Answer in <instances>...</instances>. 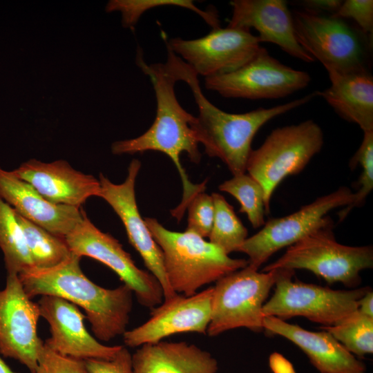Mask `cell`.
Segmentation results:
<instances>
[{
  "label": "cell",
  "mask_w": 373,
  "mask_h": 373,
  "mask_svg": "<svg viewBox=\"0 0 373 373\" xmlns=\"http://www.w3.org/2000/svg\"><path fill=\"white\" fill-rule=\"evenodd\" d=\"M165 62L177 82L188 84L198 108L191 127L198 144L205 153L217 157L233 175L245 173L251 143L258 131L275 117L298 108L316 96L314 91L301 98L270 108L259 107L244 113H230L220 109L207 99L202 91L198 74L166 47Z\"/></svg>",
  "instance_id": "obj_1"
},
{
  "label": "cell",
  "mask_w": 373,
  "mask_h": 373,
  "mask_svg": "<svg viewBox=\"0 0 373 373\" xmlns=\"http://www.w3.org/2000/svg\"><path fill=\"white\" fill-rule=\"evenodd\" d=\"M81 257L71 252L58 265L29 268L18 276L27 296H55L83 309L95 336L108 342L126 331L133 308V291L122 285L115 289L94 283L82 271Z\"/></svg>",
  "instance_id": "obj_2"
},
{
  "label": "cell",
  "mask_w": 373,
  "mask_h": 373,
  "mask_svg": "<svg viewBox=\"0 0 373 373\" xmlns=\"http://www.w3.org/2000/svg\"><path fill=\"white\" fill-rule=\"evenodd\" d=\"M136 64L152 84L156 99V115L151 127L133 139L116 141L111 145L113 154H134L147 151L166 154L175 164L181 178L184 190L193 186L180 162V155L186 153L191 162L198 164L201 153L191 124L195 116L184 110L175 93L177 82L166 65L148 64L142 50L138 48Z\"/></svg>",
  "instance_id": "obj_3"
},
{
  "label": "cell",
  "mask_w": 373,
  "mask_h": 373,
  "mask_svg": "<svg viewBox=\"0 0 373 373\" xmlns=\"http://www.w3.org/2000/svg\"><path fill=\"white\" fill-rule=\"evenodd\" d=\"M144 220L162 252L166 275L176 294L192 296L200 287L248 265L247 260L230 258L197 234L170 231L155 218Z\"/></svg>",
  "instance_id": "obj_4"
},
{
  "label": "cell",
  "mask_w": 373,
  "mask_h": 373,
  "mask_svg": "<svg viewBox=\"0 0 373 373\" xmlns=\"http://www.w3.org/2000/svg\"><path fill=\"white\" fill-rule=\"evenodd\" d=\"M333 221L324 222L294 245L262 271L274 269H307L329 283L355 285L360 272L373 267L371 246L352 247L338 242L333 233Z\"/></svg>",
  "instance_id": "obj_5"
},
{
  "label": "cell",
  "mask_w": 373,
  "mask_h": 373,
  "mask_svg": "<svg viewBox=\"0 0 373 373\" xmlns=\"http://www.w3.org/2000/svg\"><path fill=\"white\" fill-rule=\"evenodd\" d=\"M323 145V133L312 119L273 130L262 145L251 150L246 171L262 186L265 214L274 190L287 176L300 173Z\"/></svg>",
  "instance_id": "obj_6"
},
{
  "label": "cell",
  "mask_w": 373,
  "mask_h": 373,
  "mask_svg": "<svg viewBox=\"0 0 373 373\" xmlns=\"http://www.w3.org/2000/svg\"><path fill=\"white\" fill-rule=\"evenodd\" d=\"M297 40L326 70L352 73L368 70L367 50L372 39L343 19L307 10L292 13Z\"/></svg>",
  "instance_id": "obj_7"
},
{
  "label": "cell",
  "mask_w": 373,
  "mask_h": 373,
  "mask_svg": "<svg viewBox=\"0 0 373 373\" xmlns=\"http://www.w3.org/2000/svg\"><path fill=\"white\" fill-rule=\"evenodd\" d=\"M279 274L280 269L259 272L247 265L217 280L207 335L216 336L239 327L262 330V307Z\"/></svg>",
  "instance_id": "obj_8"
},
{
  "label": "cell",
  "mask_w": 373,
  "mask_h": 373,
  "mask_svg": "<svg viewBox=\"0 0 373 373\" xmlns=\"http://www.w3.org/2000/svg\"><path fill=\"white\" fill-rule=\"evenodd\" d=\"M274 293L262 307L265 316L285 321L303 316L324 326L337 324L358 310V301L370 289L334 290L314 284L292 281L294 270L278 269Z\"/></svg>",
  "instance_id": "obj_9"
},
{
  "label": "cell",
  "mask_w": 373,
  "mask_h": 373,
  "mask_svg": "<svg viewBox=\"0 0 373 373\" xmlns=\"http://www.w3.org/2000/svg\"><path fill=\"white\" fill-rule=\"evenodd\" d=\"M65 241L73 254L93 258L113 270L142 305L151 309L163 302V290L156 278L137 267L120 242L96 227L84 211Z\"/></svg>",
  "instance_id": "obj_10"
},
{
  "label": "cell",
  "mask_w": 373,
  "mask_h": 373,
  "mask_svg": "<svg viewBox=\"0 0 373 373\" xmlns=\"http://www.w3.org/2000/svg\"><path fill=\"white\" fill-rule=\"evenodd\" d=\"M310 81L309 73L283 64L261 47L236 70L204 78V86L226 98L278 99L303 89Z\"/></svg>",
  "instance_id": "obj_11"
},
{
  "label": "cell",
  "mask_w": 373,
  "mask_h": 373,
  "mask_svg": "<svg viewBox=\"0 0 373 373\" xmlns=\"http://www.w3.org/2000/svg\"><path fill=\"white\" fill-rule=\"evenodd\" d=\"M354 198L350 189L341 186L296 212L269 219L258 233L245 240L238 251L247 255L248 265L258 270L274 253L300 240L322 224L330 211L350 204Z\"/></svg>",
  "instance_id": "obj_12"
},
{
  "label": "cell",
  "mask_w": 373,
  "mask_h": 373,
  "mask_svg": "<svg viewBox=\"0 0 373 373\" xmlns=\"http://www.w3.org/2000/svg\"><path fill=\"white\" fill-rule=\"evenodd\" d=\"M163 38L166 46L204 78L236 70L261 48L258 37L250 30L228 26L212 29L195 39Z\"/></svg>",
  "instance_id": "obj_13"
},
{
  "label": "cell",
  "mask_w": 373,
  "mask_h": 373,
  "mask_svg": "<svg viewBox=\"0 0 373 373\" xmlns=\"http://www.w3.org/2000/svg\"><path fill=\"white\" fill-rule=\"evenodd\" d=\"M39 307L26 294L18 274H7L0 290V354L35 373L44 342L37 334Z\"/></svg>",
  "instance_id": "obj_14"
},
{
  "label": "cell",
  "mask_w": 373,
  "mask_h": 373,
  "mask_svg": "<svg viewBox=\"0 0 373 373\" xmlns=\"http://www.w3.org/2000/svg\"><path fill=\"white\" fill-rule=\"evenodd\" d=\"M140 167L141 162L133 159L128 166L127 176L121 184L113 183L100 173L99 197L112 207L122 220L129 242L142 257L148 271L160 283L164 300H166L177 294L169 283L162 252L141 217L137 205L135 185Z\"/></svg>",
  "instance_id": "obj_15"
},
{
  "label": "cell",
  "mask_w": 373,
  "mask_h": 373,
  "mask_svg": "<svg viewBox=\"0 0 373 373\" xmlns=\"http://www.w3.org/2000/svg\"><path fill=\"white\" fill-rule=\"evenodd\" d=\"M213 287L186 296L177 294L151 309L150 318L123 336L126 346L139 347L175 334H206L210 322Z\"/></svg>",
  "instance_id": "obj_16"
},
{
  "label": "cell",
  "mask_w": 373,
  "mask_h": 373,
  "mask_svg": "<svg viewBox=\"0 0 373 373\" xmlns=\"http://www.w3.org/2000/svg\"><path fill=\"white\" fill-rule=\"evenodd\" d=\"M40 316L50 325V337L44 344L64 356L80 360H111L122 345L99 343L86 329V316L73 303L55 296H41L37 302Z\"/></svg>",
  "instance_id": "obj_17"
},
{
  "label": "cell",
  "mask_w": 373,
  "mask_h": 373,
  "mask_svg": "<svg viewBox=\"0 0 373 373\" xmlns=\"http://www.w3.org/2000/svg\"><path fill=\"white\" fill-rule=\"evenodd\" d=\"M228 27L254 28L261 42L279 46L291 57L311 63L314 59L299 44L292 13L284 0H233Z\"/></svg>",
  "instance_id": "obj_18"
},
{
  "label": "cell",
  "mask_w": 373,
  "mask_h": 373,
  "mask_svg": "<svg viewBox=\"0 0 373 373\" xmlns=\"http://www.w3.org/2000/svg\"><path fill=\"white\" fill-rule=\"evenodd\" d=\"M12 171L56 204L80 209L89 198L99 195V180L77 171L63 160L46 163L31 159Z\"/></svg>",
  "instance_id": "obj_19"
},
{
  "label": "cell",
  "mask_w": 373,
  "mask_h": 373,
  "mask_svg": "<svg viewBox=\"0 0 373 373\" xmlns=\"http://www.w3.org/2000/svg\"><path fill=\"white\" fill-rule=\"evenodd\" d=\"M0 198L19 216L64 239L83 216L81 208L48 201L29 183L1 167Z\"/></svg>",
  "instance_id": "obj_20"
},
{
  "label": "cell",
  "mask_w": 373,
  "mask_h": 373,
  "mask_svg": "<svg viewBox=\"0 0 373 373\" xmlns=\"http://www.w3.org/2000/svg\"><path fill=\"white\" fill-rule=\"evenodd\" d=\"M263 329L296 345L320 373H365V365L325 330L309 331L271 316L264 317Z\"/></svg>",
  "instance_id": "obj_21"
},
{
  "label": "cell",
  "mask_w": 373,
  "mask_h": 373,
  "mask_svg": "<svg viewBox=\"0 0 373 373\" xmlns=\"http://www.w3.org/2000/svg\"><path fill=\"white\" fill-rule=\"evenodd\" d=\"M134 373H216L217 360L207 351L184 341L143 345L132 354Z\"/></svg>",
  "instance_id": "obj_22"
},
{
  "label": "cell",
  "mask_w": 373,
  "mask_h": 373,
  "mask_svg": "<svg viewBox=\"0 0 373 373\" xmlns=\"http://www.w3.org/2000/svg\"><path fill=\"white\" fill-rule=\"evenodd\" d=\"M331 85L316 91L344 119L373 131V77L369 70L328 71Z\"/></svg>",
  "instance_id": "obj_23"
},
{
  "label": "cell",
  "mask_w": 373,
  "mask_h": 373,
  "mask_svg": "<svg viewBox=\"0 0 373 373\" xmlns=\"http://www.w3.org/2000/svg\"><path fill=\"white\" fill-rule=\"evenodd\" d=\"M0 249L7 274L33 267L22 229L14 209L0 198Z\"/></svg>",
  "instance_id": "obj_24"
},
{
  "label": "cell",
  "mask_w": 373,
  "mask_h": 373,
  "mask_svg": "<svg viewBox=\"0 0 373 373\" xmlns=\"http://www.w3.org/2000/svg\"><path fill=\"white\" fill-rule=\"evenodd\" d=\"M16 216L22 229L34 267L51 268L70 256L71 251L65 239L53 235L17 213Z\"/></svg>",
  "instance_id": "obj_25"
},
{
  "label": "cell",
  "mask_w": 373,
  "mask_h": 373,
  "mask_svg": "<svg viewBox=\"0 0 373 373\" xmlns=\"http://www.w3.org/2000/svg\"><path fill=\"white\" fill-rule=\"evenodd\" d=\"M214 219L209 236V242L227 254L238 249L248 238V231L236 214L233 207L220 193L211 194Z\"/></svg>",
  "instance_id": "obj_26"
},
{
  "label": "cell",
  "mask_w": 373,
  "mask_h": 373,
  "mask_svg": "<svg viewBox=\"0 0 373 373\" xmlns=\"http://www.w3.org/2000/svg\"><path fill=\"white\" fill-rule=\"evenodd\" d=\"M218 189L229 193L239 202V211L247 215L254 228L265 224L264 191L255 178L248 173L233 175L220 184Z\"/></svg>",
  "instance_id": "obj_27"
},
{
  "label": "cell",
  "mask_w": 373,
  "mask_h": 373,
  "mask_svg": "<svg viewBox=\"0 0 373 373\" xmlns=\"http://www.w3.org/2000/svg\"><path fill=\"white\" fill-rule=\"evenodd\" d=\"M350 353L364 356L373 352V318L358 310L331 326H323Z\"/></svg>",
  "instance_id": "obj_28"
},
{
  "label": "cell",
  "mask_w": 373,
  "mask_h": 373,
  "mask_svg": "<svg viewBox=\"0 0 373 373\" xmlns=\"http://www.w3.org/2000/svg\"><path fill=\"white\" fill-rule=\"evenodd\" d=\"M177 6L193 11L198 15L212 29L220 28V20L213 10H202L191 0H111L106 11H119L124 28H133L142 15L155 7Z\"/></svg>",
  "instance_id": "obj_29"
},
{
  "label": "cell",
  "mask_w": 373,
  "mask_h": 373,
  "mask_svg": "<svg viewBox=\"0 0 373 373\" xmlns=\"http://www.w3.org/2000/svg\"><path fill=\"white\" fill-rule=\"evenodd\" d=\"M350 167L355 169L358 165L362 168L357 182V192L354 193L352 202L339 211V221L342 222L355 207L365 203L368 195L373 189V131L363 132L362 142L350 161Z\"/></svg>",
  "instance_id": "obj_30"
},
{
  "label": "cell",
  "mask_w": 373,
  "mask_h": 373,
  "mask_svg": "<svg viewBox=\"0 0 373 373\" xmlns=\"http://www.w3.org/2000/svg\"><path fill=\"white\" fill-rule=\"evenodd\" d=\"M186 231L202 238L209 237L214 219V204L211 195L204 192L197 194L188 204Z\"/></svg>",
  "instance_id": "obj_31"
},
{
  "label": "cell",
  "mask_w": 373,
  "mask_h": 373,
  "mask_svg": "<svg viewBox=\"0 0 373 373\" xmlns=\"http://www.w3.org/2000/svg\"><path fill=\"white\" fill-rule=\"evenodd\" d=\"M35 373H90L83 360L61 355L44 344Z\"/></svg>",
  "instance_id": "obj_32"
},
{
  "label": "cell",
  "mask_w": 373,
  "mask_h": 373,
  "mask_svg": "<svg viewBox=\"0 0 373 373\" xmlns=\"http://www.w3.org/2000/svg\"><path fill=\"white\" fill-rule=\"evenodd\" d=\"M341 19H352L357 23L359 29L372 39L373 35V1L345 0L343 1L339 9L332 15Z\"/></svg>",
  "instance_id": "obj_33"
},
{
  "label": "cell",
  "mask_w": 373,
  "mask_h": 373,
  "mask_svg": "<svg viewBox=\"0 0 373 373\" xmlns=\"http://www.w3.org/2000/svg\"><path fill=\"white\" fill-rule=\"evenodd\" d=\"M84 362L90 373H134L132 354L124 346L111 360L87 359Z\"/></svg>",
  "instance_id": "obj_34"
},
{
  "label": "cell",
  "mask_w": 373,
  "mask_h": 373,
  "mask_svg": "<svg viewBox=\"0 0 373 373\" xmlns=\"http://www.w3.org/2000/svg\"><path fill=\"white\" fill-rule=\"evenodd\" d=\"M343 1L340 0H305L299 4L305 10L319 13L320 12H332L334 15L339 9Z\"/></svg>",
  "instance_id": "obj_35"
},
{
  "label": "cell",
  "mask_w": 373,
  "mask_h": 373,
  "mask_svg": "<svg viewBox=\"0 0 373 373\" xmlns=\"http://www.w3.org/2000/svg\"><path fill=\"white\" fill-rule=\"evenodd\" d=\"M269 365L273 373H297L292 363L278 352L269 356Z\"/></svg>",
  "instance_id": "obj_36"
},
{
  "label": "cell",
  "mask_w": 373,
  "mask_h": 373,
  "mask_svg": "<svg viewBox=\"0 0 373 373\" xmlns=\"http://www.w3.org/2000/svg\"><path fill=\"white\" fill-rule=\"evenodd\" d=\"M358 311L368 317L373 318V292L370 289L359 300Z\"/></svg>",
  "instance_id": "obj_37"
},
{
  "label": "cell",
  "mask_w": 373,
  "mask_h": 373,
  "mask_svg": "<svg viewBox=\"0 0 373 373\" xmlns=\"http://www.w3.org/2000/svg\"><path fill=\"white\" fill-rule=\"evenodd\" d=\"M0 373H17L14 372L0 356Z\"/></svg>",
  "instance_id": "obj_38"
}]
</instances>
